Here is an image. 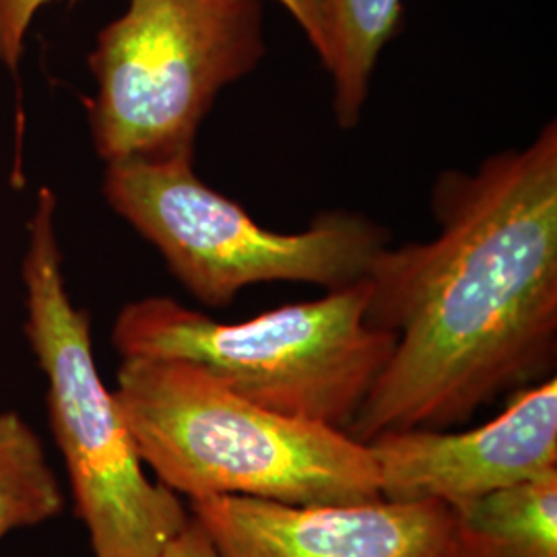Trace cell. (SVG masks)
<instances>
[{
  "mask_svg": "<svg viewBox=\"0 0 557 557\" xmlns=\"http://www.w3.org/2000/svg\"><path fill=\"white\" fill-rule=\"evenodd\" d=\"M403 0H329L333 112L341 128L358 126L380 52L397 34Z\"/></svg>",
  "mask_w": 557,
  "mask_h": 557,
  "instance_id": "10",
  "label": "cell"
},
{
  "mask_svg": "<svg viewBox=\"0 0 557 557\" xmlns=\"http://www.w3.org/2000/svg\"><path fill=\"white\" fill-rule=\"evenodd\" d=\"M103 195L209 308H227L257 283H312L326 292L349 287L366 278L391 244L382 223L345 209L320 213L304 232H273L205 184L188 156L112 161Z\"/></svg>",
  "mask_w": 557,
  "mask_h": 557,
  "instance_id": "5",
  "label": "cell"
},
{
  "mask_svg": "<svg viewBox=\"0 0 557 557\" xmlns=\"http://www.w3.org/2000/svg\"><path fill=\"white\" fill-rule=\"evenodd\" d=\"M264 54L260 0H128L89 54L98 156L106 163L193 158L218 96Z\"/></svg>",
  "mask_w": 557,
  "mask_h": 557,
  "instance_id": "6",
  "label": "cell"
},
{
  "mask_svg": "<svg viewBox=\"0 0 557 557\" xmlns=\"http://www.w3.org/2000/svg\"><path fill=\"white\" fill-rule=\"evenodd\" d=\"M50 2L59 0H0V62L9 71L20 69L25 34L41 7Z\"/></svg>",
  "mask_w": 557,
  "mask_h": 557,
  "instance_id": "12",
  "label": "cell"
},
{
  "mask_svg": "<svg viewBox=\"0 0 557 557\" xmlns=\"http://www.w3.org/2000/svg\"><path fill=\"white\" fill-rule=\"evenodd\" d=\"M438 236L382 248L366 320L397 335L347 428L444 430L504 393L549 379L557 358V124L432 188Z\"/></svg>",
  "mask_w": 557,
  "mask_h": 557,
  "instance_id": "1",
  "label": "cell"
},
{
  "mask_svg": "<svg viewBox=\"0 0 557 557\" xmlns=\"http://www.w3.org/2000/svg\"><path fill=\"white\" fill-rule=\"evenodd\" d=\"M64 506L41 440L15 411H0V543L40 527Z\"/></svg>",
  "mask_w": 557,
  "mask_h": 557,
  "instance_id": "11",
  "label": "cell"
},
{
  "mask_svg": "<svg viewBox=\"0 0 557 557\" xmlns=\"http://www.w3.org/2000/svg\"><path fill=\"white\" fill-rule=\"evenodd\" d=\"M220 557H450L453 508L440 502L289 506L271 499H190Z\"/></svg>",
  "mask_w": 557,
  "mask_h": 557,
  "instance_id": "8",
  "label": "cell"
},
{
  "mask_svg": "<svg viewBox=\"0 0 557 557\" xmlns=\"http://www.w3.org/2000/svg\"><path fill=\"white\" fill-rule=\"evenodd\" d=\"M450 557H557V469L453 508Z\"/></svg>",
  "mask_w": 557,
  "mask_h": 557,
  "instance_id": "9",
  "label": "cell"
},
{
  "mask_svg": "<svg viewBox=\"0 0 557 557\" xmlns=\"http://www.w3.org/2000/svg\"><path fill=\"white\" fill-rule=\"evenodd\" d=\"M366 308V278L242 322L145 298L120 310L112 343L122 359L188 361L259 407L347 432L397 343Z\"/></svg>",
  "mask_w": 557,
  "mask_h": 557,
  "instance_id": "3",
  "label": "cell"
},
{
  "mask_svg": "<svg viewBox=\"0 0 557 557\" xmlns=\"http://www.w3.org/2000/svg\"><path fill=\"white\" fill-rule=\"evenodd\" d=\"M112 393L143 465L176 496L289 506L380 499L368 444L259 407L188 361L122 359Z\"/></svg>",
  "mask_w": 557,
  "mask_h": 557,
  "instance_id": "2",
  "label": "cell"
},
{
  "mask_svg": "<svg viewBox=\"0 0 557 557\" xmlns=\"http://www.w3.org/2000/svg\"><path fill=\"white\" fill-rule=\"evenodd\" d=\"M380 498L458 508L557 469V380L517 391L498 418L469 432H384L368 442Z\"/></svg>",
  "mask_w": 557,
  "mask_h": 557,
  "instance_id": "7",
  "label": "cell"
},
{
  "mask_svg": "<svg viewBox=\"0 0 557 557\" xmlns=\"http://www.w3.org/2000/svg\"><path fill=\"white\" fill-rule=\"evenodd\" d=\"M161 557H220L211 539L207 537V533L202 531L199 522L190 515L188 524L184 527V531L178 537L170 543V547L165 549V554Z\"/></svg>",
  "mask_w": 557,
  "mask_h": 557,
  "instance_id": "14",
  "label": "cell"
},
{
  "mask_svg": "<svg viewBox=\"0 0 557 557\" xmlns=\"http://www.w3.org/2000/svg\"><path fill=\"white\" fill-rule=\"evenodd\" d=\"M278 4L289 11L301 32L314 48L322 64L329 60L331 50V25H329V0H277Z\"/></svg>",
  "mask_w": 557,
  "mask_h": 557,
  "instance_id": "13",
  "label": "cell"
},
{
  "mask_svg": "<svg viewBox=\"0 0 557 557\" xmlns=\"http://www.w3.org/2000/svg\"><path fill=\"white\" fill-rule=\"evenodd\" d=\"M57 200L41 188L23 260L25 335L48 382V418L96 557H161L190 520L178 496L145 475L135 440L91 349V322L64 287Z\"/></svg>",
  "mask_w": 557,
  "mask_h": 557,
  "instance_id": "4",
  "label": "cell"
}]
</instances>
